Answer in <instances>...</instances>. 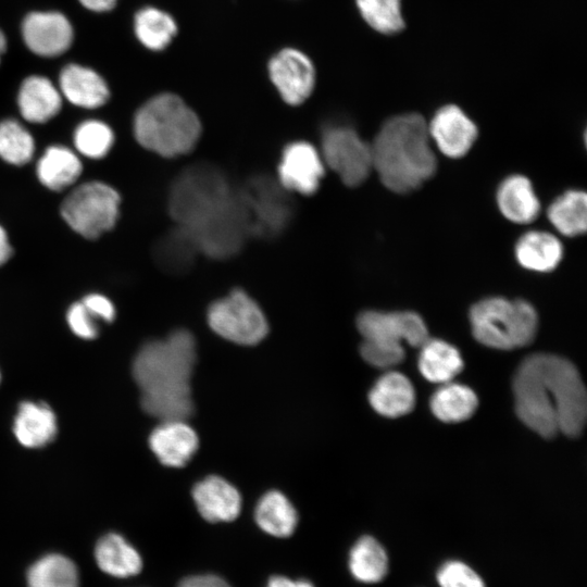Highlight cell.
<instances>
[{
	"mask_svg": "<svg viewBox=\"0 0 587 587\" xmlns=\"http://www.w3.org/2000/svg\"><path fill=\"white\" fill-rule=\"evenodd\" d=\"M513 394L517 416L540 436L580 435L587 414L586 390L566 359L545 353L526 358L514 375Z\"/></svg>",
	"mask_w": 587,
	"mask_h": 587,
	"instance_id": "obj_1",
	"label": "cell"
},
{
	"mask_svg": "<svg viewBox=\"0 0 587 587\" xmlns=\"http://www.w3.org/2000/svg\"><path fill=\"white\" fill-rule=\"evenodd\" d=\"M196 341L185 329L146 342L133 362L142 409L160 421H186L193 412L190 377L196 363Z\"/></svg>",
	"mask_w": 587,
	"mask_h": 587,
	"instance_id": "obj_2",
	"label": "cell"
},
{
	"mask_svg": "<svg viewBox=\"0 0 587 587\" xmlns=\"http://www.w3.org/2000/svg\"><path fill=\"white\" fill-rule=\"evenodd\" d=\"M427 123L417 113L388 118L371 143L373 170L383 185L397 193L422 186L436 172Z\"/></svg>",
	"mask_w": 587,
	"mask_h": 587,
	"instance_id": "obj_3",
	"label": "cell"
},
{
	"mask_svg": "<svg viewBox=\"0 0 587 587\" xmlns=\"http://www.w3.org/2000/svg\"><path fill=\"white\" fill-rule=\"evenodd\" d=\"M237 190L214 165L195 164L173 182L168 211L177 226L196 229L227 212L236 202Z\"/></svg>",
	"mask_w": 587,
	"mask_h": 587,
	"instance_id": "obj_4",
	"label": "cell"
},
{
	"mask_svg": "<svg viewBox=\"0 0 587 587\" xmlns=\"http://www.w3.org/2000/svg\"><path fill=\"white\" fill-rule=\"evenodd\" d=\"M134 134L143 148L173 158L195 148L201 134V123L178 96L161 93L137 111Z\"/></svg>",
	"mask_w": 587,
	"mask_h": 587,
	"instance_id": "obj_5",
	"label": "cell"
},
{
	"mask_svg": "<svg viewBox=\"0 0 587 587\" xmlns=\"http://www.w3.org/2000/svg\"><path fill=\"white\" fill-rule=\"evenodd\" d=\"M357 326L364 340L360 351L363 359L377 367H390L404 358L402 342L421 347L427 339V327L414 312H362Z\"/></svg>",
	"mask_w": 587,
	"mask_h": 587,
	"instance_id": "obj_6",
	"label": "cell"
},
{
	"mask_svg": "<svg viewBox=\"0 0 587 587\" xmlns=\"http://www.w3.org/2000/svg\"><path fill=\"white\" fill-rule=\"evenodd\" d=\"M474 337L483 345L511 350L533 341L538 316L525 300L492 297L480 300L470 310Z\"/></svg>",
	"mask_w": 587,
	"mask_h": 587,
	"instance_id": "obj_7",
	"label": "cell"
},
{
	"mask_svg": "<svg viewBox=\"0 0 587 587\" xmlns=\"http://www.w3.org/2000/svg\"><path fill=\"white\" fill-rule=\"evenodd\" d=\"M120 203L121 197L113 187L95 180L75 187L63 200L60 211L75 233L96 239L114 227Z\"/></svg>",
	"mask_w": 587,
	"mask_h": 587,
	"instance_id": "obj_8",
	"label": "cell"
},
{
	"mask_svg": "<svg viewBox=\"0 0 587 587\" xmlns=\"http://www.w3.org/2000/svg\"><path fill=\"white\" fill-rule=\"evenodd\" d=\"M249 236L273 238L289 226L294 207L278 182L255 176L237 190Z\"/></svg>",
	"mask_w": 587,
	"mask_h": 587,
	"instance_id": "obj_9",
	"label": "cell"
},
{
	"mask_svg": "<svg viewBox=\"0 0 587 587\" xmlns=\"http://www.w3.org/2000/svg\"><path fill=\"white\" fill-rule=\"evenodd\" d=\"M208 323L217 335L238 345H255L268 330L260 307L240 289L210 305Z\"/></svg>",
	"mask_w": 587,
	"mask_h": 587,
	"instance_id": "obj_10",
	"label": "cell"
},
{
	"mask_svg": "<svg viewBox=\"0 0 587 587\" xmlns=\"http://www.w3.org/2000/svg\"><path fill=\"white\" fill-rule=\"evenodd\" d=\"M321 157L341 182L355 187L366 180L373 171L371 143L347 125L327 126L322 133Z\"/></svg>",
	"mask_w": 587,
	"mask_h": 587,
	"instance_id": "obj_11",
	"label": "cell"
},
{
	"mask_svg": "<svg viewBox=\"0 0 587 587\" xmlns=\"http://www.w3.org/2000/svg\"><path fill=\"white\" fill-rule=\"evenodd\" d=\"M268 75L282 99L291 105L304 102L315 85V68L302 51L286 48L268 62Z\"/></svg>",
	"mask_w": 587,
	"mask_h": 587,
	"instance_id": "obj_12",
	"label": "cell"
},
{
	"mask_svg": "<svg viewBox=\"0 0 587 587\" xmlns=\"http://www.w3.org/2000/svg\"><path fill=\"white\" fill-rule=\"evenodd\" d=\"M321 153L309 142L289 143L282 153L278 183L288 192L309 196L315 192L324 176Z\"/></svg>",
	"mask_w": 587,
	"mask_h": 587,
	"instance_id": "obj_13",
	"label": "cell"
},
{
	"mask_svg": "<svg viewBox=\"0 0 587 587\" xmlns=\"http://www.w3.org/2000/svg\"><path fill=\"white\" fill-rule=\"evenodd\" d=\"M429 138L442 154L458 159L473 147L478 129L458 105L446 104L438 109L427 124Z\"/></svg>",
	"mask_w": 587,
	"mask_h": 587,
	"instance_id": "obj_14",
	"label": "cell"
},
{
	"mask_svg": "<svg viewBox=\"0 0 587 587\" xmlns=\"http://www.w3.org/2000/svg\"><path fill=\"white\" fill-rule=\"evenodd\" d=\"M23 39L34 53L55 57L68 49L73 41V27L59 12H33L22 24Z\"/></svg>",
	"mask_w": 587,
	"mask_h": 587,
	"instance_id": "obj_15",
	"label": "cell"
},
{
	"mask_svg": "<svg viewBox=\"0 0 587 587\" xmlns=\"http://www.w3.org/2000/svg\"><path fill=\"white\" fill-rule=\"evenodd\" d=\"M196 432L183 420L161 421L150 434L149 446L158 460L172 467L184 466L198 448Z\"/></svg>",
	"mask_w": 587,
	"mask_h": 587,
	"instance_id": "obj_16",
	"label": "cell"
},
{
	"mask_svg": "<svg viewBox=\"0 0 587 587\" xmlns=\"http://www.w3.org/2000/svg\"><path fill=\"white\" fill-rule=\"evenodd\" d=\"M192 498L201 516L211 523L230 522L240 513V494L218 476H209L197 483Z\"/></svg>",
	"mask_w": 587,
	"mask_h": 587,
	"instance_id": "obj_17",
	"label": "cell"
},
{
	"mask_svg": "<svg viewBox=\"0 0 587 587\" xmlns=\"http://www.w3.org/2000/svg\"><path fill=\"white\" fill-rule=\"evenodd\" d=\"M58 432L54 412L43 402L23 401L13 421V433L26 448H40L52 441Z\"/></svg>",
	"mask_w": 587,
	"mask_h": 587,
	"instance_id": "obj_18",
	"label": "cell"
},
{
	"mask_svg": "<svg viewBox=\"0 0 587 587\" xmlns=\"http://www.w3.org/2000/svg\"><path fill=\"white\" fill-rule=\"evenodd\" d=\"M59 85L62 96L85 109L103 105L110 96L104 79L93 70L78 64H68L62 70Z\"/></svg>",
	"mask_w": 587,
	"mask_h": 587,
	"instance_id": "obj_19",
	"label": "cell"
},
{
	"mask_svg": "<svg viewBox=\"0 0 587 587\" xmlns=\"http://www.w3.org/2000/svg\"><path fill=\"white\" fill-rule=\"evenodd\" d=\"M496 200L502 215L513 223H530L540 212V202L530 180L520 174L508 176L500 183Z\"/></svg>",
	"mask_w": 587,
	"mask_h": 587,
	"instance_id": "obj_20",
	"label": "cell"
},
{
	"mask_svg": "<svg viewBox=\"0 0 587 587\" xmlns=\"http://www.w3.org/2000/svg\"><path fill=\"white\" fill-rule=\"evenodd\" d=\"M17 105L26 121L46 123L59 113L62 95L49 78L34 75L22 83Z\"/></svg>",
	"mask_w": 587,
	"mask_h": 587,
	"instance_id": "obj_21",
	"label": "cell"
},
{
	"mask_svg": "<svg viewBox=\"0 0 587 587\" xmlns=\"http://www.w3.org/2000/svg\"><path fill=\"white\" fill-rule=\"evenodd\" d=\"M95 560L103 573L116 578L135 576L142 569L139 552L116 533L107 534L98 540Z\"/></svg>",
	"mask_w": 587,
	"mask_h": 587,
	"instance_id": "obj_22",
	"label": "cell"
},
{
	"mask_svg": "<svg viewBox=\"0 0 587 587\" xmlns=\"http://www.w3.org/2000/svg\"><path fill=\"white\" fill-rule=\"evenodd\" d=\"M514 253L522 267L544 273L559 265L563 257V247L554 235L530 230L519 238Z\"/></svg>",
	"mask_w": 587,
	"mask_h": 587,
	"instance_id": "obj_23",
	"label": "cell"
},
{
	"mask_svg": "<svg viewBox=\"0 0 587 587\" xmlns=\"http://www.w3.org/2000/svg\"><path fill=\"white\" fill-rule=\"evenodd\" d=\"M369 400L377 413L387 417H398L413 409L415 395L411 382L404 375L389 372L375 383Z\"/></svg>",
	"mask_w": 587,
	"mask_h": 587,
	"instance_id": "obj_24",
	"label": "cell"
},
{
	"mask_svg": "<svg viewBox=\"0 0 587 587\" xmlns=\"http://www.w3.org/2000/svg\"><path fill=\"white\" fill-rule=\"evenodd\" d=\"M83 171L78 155L64 146L48 147L36 166L39 182L48 189L61 191L72 186Z\"/></svg>",
	"mask_w": 587,
	"mask_h": 587,
	"instance_id": "obj_25",
	"label": "cell"
},
{
	"mask_svg": "<svg viewBox=\"0 0 587 587\" xmlns=\"http://www.w3.org/2000/svg\"><path fill=\"white\" fill-rule=\"evenodd\" d=\"M419 357L421 374L433 383H448L463 369L458 349L440 339H427Z\"/></svg>",
	"mask_w": 587,
	"mask_h": 587,
	"instance_id": "obj_26",
	"label": "cell"
},
{
	"mask_svg": "<svg viewBox=\"0 0 587 587\" xmlns=\"http://www.w3.org/2000/svg\"><path fill=\"white\" fill-rule=\"evenodd\" d=\"M197 253L199 251L190 234L177 225L153 247L154 261L162 270L172 274L189 270Z\"/></svg>",
	"mask_w": 587,
	"mask_h": 587,
	"instance_id": "obj_27",
	"label": "cell"
},
{
	"mask_svg": "<svg viewBox=\"0 0 587 587\" xmlns=\"http://www.w3.org/2000/svg\"><path fill=\"white\" fill-rule=\"evenodd\" d=\"M254 516L260 528L275 537L290 536L298 523L296 509L285 495L276 490L262 496Z\"/></svg>",
	"mask_w": 587,
	"mask_h": 587,
	"instance_id": "obj_28",
	"label": "cell"
},
{
	"mask_svg": "<svg viewBox=\"0 0 587 587\" xmlns=\"http://www.w3.org/2000/svg\"><path fill=\"white\" fill-rule=\"evenodd\" d=\"M547 216L554 228L564 236L584 234L587 227L585 191L576 189L565 191L550 203Z\"/></svg>",
	"mask_w": 587,
	"mask_h": 587,
	"instance_id": "obj_29",
	"label": "cell"
},
{
	"mask_svg": "<svg viewBox=\"0 0 587 587\" xmlns=\"http://www.w3.org/2000/svg\"><path fill=\"white\" fill-rule=\"evenodd\" d=\"M26 584L27 587H79V573L70 558L49 553L29 566Z\"/></svg>",
	"mask_w": 587,
	"mask_h": 587,
	"instance_id": "obj_30",
	"label": "cell"
},
{
	"mask_svg": "<svg viewBox=\"0 0 587 587\" xmlns=\"http://www.w3.org/2000/svg\"><path fill=\"white\" fill-rule=\"evenodd\" d=\"M352 576L366 584L380 582L388 572V557L384 547L373 537H361L349 553Z\"/></svg>",
	"mask_w": 587,
	"mask_h": 587,
	"instance_id": "obj_31",
	"label": "cell"
},
{
	"mask_svg": "<svg viewBox=\"0 0 587 587\" xmlns=\"http://www.w3.org/2000/svg\"><path fill=\"white\" fill-rule=\"evenodd\" d=\"M478 404L475 392L467 386L445 383L430 399V409L440 421L455 423L473 415Z\"/></svg>",
	"mask_w": 587,
	"mask_h": 587,
	"instance_id": "obj_32",
	"label": "cell"
},
{
	"mask_svg": "<svg viewBox=\"0 0 587 587\" xmlns=\"http://www.w3.org/2000/svg\"><path fill=\"white\" fill-rule=\"evenodd\" d=\"M134 28L138 40L154 51L166 48L177 33L174 18L153 7L143 8L136 13Z\"/></svg>",
	"mask_w": 587,
	"mask_h": 587,
	"instance_id": "obj_33",
	"label": "cell"
},
{
	"mask_svg": "<svg viewBox=\"0 0 587 587\" xmlns=\"http://www.w3.org/2000/svg\"><path fill=\"white\" fill-rule=\"evenodd\" d=\"M35 152L30 133L15 120L0 123V158L12 165H24Z\"/></svg>",
	"mask_w": 587,
	"mask_h": 587,
	"instance_id": "obj_34",
	"label": "cell"
},
{
	"mask_svg": "<svg viewBox=\"0 0 587 587\" xmlns=\"http://www.w3.org/2000/svg\"><path fill=\"white\" fill-rule=\"evenodd\" d=\"M355 3L363 20L376 32L394 35L404 28L401 0H355Z\"/></svg>",
	"mask_w": 587,
	"mask_h": 587,
	"instance_id": "obj_35",
	"label": "cell"
},
{
	"mask_svg": "<svg viewBox=\"0 0 587 587\" xmlns=\"http://www.w3.org/2000/svg\"><path fill=\"white\" fill-rule=\"evenodd\" d=\"M113 143V130L108 124L99 120L85 121L74 132L76 150L89 159L104 158Z\"/></svg>",
	"mask_w": 587,
	"mask_h": 587,
	"instance_id": "obj_36",
	"label": "cell"
},
{
	"mask_svg": "<svg viewBox=\"0 0 587 587\" xmlns=\"http://www.w3.org/2000/svg\"><path fill=\"white\" fill-rule=\"evenodd\" d=\"M436 577L440 587H485L484 580L472 567L457 560L441 564Z\"/></svg>",
	"mask_w": 587,
	"mask_h": 587,
	"instance_id": "obj_37",
	"label": "cell"
},
{
	"mask_svg": "<svg viewBox=\"0 0 587 587\" xmlns=\"http://www.w3.org/2000/svg\"><path fill=\"white\" fill-rule=\"evenodd\" d=\"M66 322L70 329L79 338L93 339L99 334L97 320L82 301L71 304L67 309Z\"/></svg>",
	"mask_w": 587,
	"mask_h": 587,
	"instance_id": "obj_38",
	"label": "cell"
},
{
	"mask_svg": "<svg viewBox=\"0 0 587 587\" xmlns=\"http://www.w3.org/2000/svg\"><path fill=\"white\" fill-rule=\"evenodd\" d=\"M80 301L97 321L109 323L114 320L115 308L108 297L101 294H89Z\"/></svg>",
	"mask_w": 587,
	"mask_h": 587,
	"instance_id": "obj_39",
	"label": "cell"
},
{
	"mask_svg": "<svg viewBox=\"0 0 587 587\" xmlns=\"http://www.w3.org/2000/svg\"><path fill=\"white\" fill-rule=\"evenodd\" d=\"M178 587H232L225 579L213 574L193 575L184 578Z\"/></svg>",
	"mask_w": 587,
	"mask_h": 587,
	"instance_id": "obj_40",
	"label": "cell"
},
{
	"mask_svg": "<svg viewBox=\"0 0 587 587\" xmlns=\"http://www.w3.org/2000/svg\"><path fill=\"white\" fill-rule=\"evenodd\" d=\"M266 587H314V585L307 579H291L276 575L270 578Z\"/></svg>",
	"mask_w": 587,
	"mask_h": 587,
	"instance_id": "obj_41",
	"label": "cell"
},
{
	"mask_svg": "<svg viewBox=\"0 0 587 587\" xmlns=\"http://www.w3.org/2000/svg\"><path fill=\"white\" fill-rule=\"evenodd\" d=\"M79 2L88 10L95 12H105L112 10L117 0H79Z\"/></svg>",
	"mask_w": 587,
	"mask_h": 587,
	"instance_id": "obj_42",
	"label": "cell"
},
{
	"mask_svg": "<svg viewBox=\"0 0 587 587\" xmlns=\"http://www.w3.org/2000/svg\"><path fill=\"white\" fill-rule=\"evenodd\" d=\"M11 255L12 247L10 245L5 230L0 225V266L7 263Z\"/></svg>",
	"mask_w": 587,
	"mask_h": 587,
	"instance_id": "obj_43",
	"label": "cell"
},
{
	"mask_svg": "<svg viewBox=\"0 0 587 587\" xmlns=\"http://www.w3.org/2000/svg\"><path fill=\"white\" fill-rule=\"evenodd\" d=\"M5 46H7L5 37L3 33L0 30V60H1L2 53L5 50Z\"/></svg>",
	"mask_w": 587,
	"mask_h": 587,
	"instance_id": "obj_44",
	"label": "cell"
},
{
	"mask_svg": "<svg viewBox=\"0 0 587 587\" xmlns=\"http://www.w3.org/2000/svg\"><path fill=\"white\" fill-rule=\"evenodd\" d=\"M0 380H1V373H0Z\"/></svg>",
	"mask_w": 587,
	"mask_h": 587,
	"instance_id": "obj_45",
	"label": "cell"
}]
</instances>
